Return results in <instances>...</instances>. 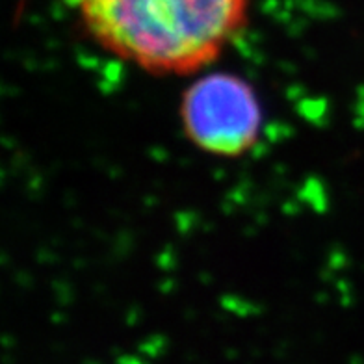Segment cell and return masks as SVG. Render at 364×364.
Listing matches in <instances>:
<instances>
[{
	"instance_id": "obj_1",
	"label": "cell",
	"mask_w": 364,
	"mask_h": 364,
	"mask_svg": "<svg viewBox=\"0 0 364 364\" xmlns=\"http://www.w3.org/2000/svg\"><path fill=\"white\" fill-rule=\"evenodd\" d=\"M105 50L153 75H193L245 28L250 0H65Z\"/></svg>"
},
{
	"instance_id": "obj_2",
	"label": "cell",
	"mask_w": 364,
	"mask_h": 364,
	"mask_svg": "<svg viewBox=\"0 0 364 364\" xmlns=\"http://www.w3.org/2000/svg\"><path fill=\"white\" fill-rule=\"evenodd\" d=\"M188 139L208 154L235 159L259 139L262 110L253 86L229 73H212L192 82L178 108Z\"/></svg>"
}]
</instances>
